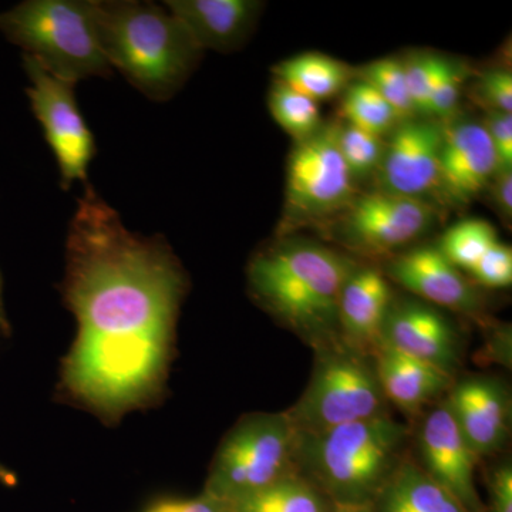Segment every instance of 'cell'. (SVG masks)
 Masks as SVG:
<instances>
[{"mask_svg":"<svg viewBox=\"0 0 512 512\" xmlns=\"http://www.w3.org/2000/svg\"><path fill=\"white\" fill-rule=\"evenodd\" d=\"M272 72L276 82L291 87L316 103L345 92L355 76L348 64L320 53L291 57L276 64Z\"/></svg>","mask_w":512,"mask_h":512,"instance_id":"cell-21","label":"cell"},{"mask_svg":"<svg viewBox=\"0 0 512 512\" xmlns=\"http://www.w3.org/2000/svg\"><path fill=\"white\" fill-rule=\"evenodd\" d=\"M333 512H372L370 505H339L335 504Z\"/></svg>","mask_w":512,"mask_h":512,"instance_id":"cell-38","label":"cell"},{"mask_svg":"<svg viewBox=\"0 0 512 512\" xmlns=\"http://www.w3.org/2000/svg\"><path fill=\"white\" fill-rule=\"evenodd\" d=\"M491 191V200L505 221L512 217V170L498 171L488 185Z\"/></svg>","mask_w":512,"mask_h":512,"instance_id":"cell-35","label":"cell"},{"mask_svg":"<svg viewBox=\"0 0 512 512\" xmlns=\"http://www.w3.org/2000/svg\"><path fill=\"white\" fill-rule=\"evenodd\" d=\"M0 30L63 82L76 86L113 74L100 47L90 0H26L0 13Z\"/></svg>","mask_w":512,"mask_h":512,"instance_id":"cell-5","label":"cell"},{"mask_svg":"<svg viewBox=\"0 0 512 512\" xmlns=\"http://www.w3.org/2000/svg\"><path fill=\"white\" fill-rule=\"evenodd\" d=\"M495 242L497 231L490 222L468 218L448 228L436 247L451 264L468 272Z\"/></svg>","mask_w":512,"mask_h":512,"instance_id":"cell-25","label":"cell"},{"mask_svg":"<svg viewBox=\"0 0 512 512\" xmlns=\"http://www.w3.org/2000/svg\"><path fill=\"white\" fill-rule=\"evenodd\" d=\"M359 265L319 242L281 238L249 259V295L313 349L339 338L340 293Z\"/></svg>","mask_w":512,"mask_h":512,"instance_id":"cell-2","label":"cell"},{"mask_svg":"<svg viewBox=\"0 0 512 512\" xmlns=\"http://www.w3.org/2000/svg\"><path fill=\"white\" fill-rule=\"evenodd\" d=\"M412 427L389 416L296 433L293 473L333 504L370 505L409 454Z\"/></svg>","mask_w":512,"mask_h":512,"instance_id":"cell-4","label":"cell"},{"mask_svg":"<svg viewBox=\"0 0 512 512\" xmlns=\"http://www.w3.org/2000/svg\"><path fill=\"white\" fill-rule=\"evenodd\" d=\"M338 146L340 156L356 183L357 180L376 175L382 163L386 140L349 124H340Z\"/></svg>","mask_w":512,"mask_h":512,"instance_id":"cell-27","label":"cell"},{"mask_svg":"<svg viewBox=\"0 0 512 512\" xmlns=\"http://www.w3.org/2000/svg\"><path fill=\"white\" fill-rule=\"evenodd\" d=\"M372 512H468L407 454L370 504Z\"/></svg>","mask_w":512,"mask_h":512,"instance_id":"cell-20","label":"cell"},{"mask_svg":"<svg viewBox=\"0 0 512 512\" xmlns=\"http://www.w3.org/2000/svg\"><path fill=\"white\" fill-rule=\"evenodd\" d=\"M0 484L9 488H15L18 485V476H16L15 471L10 470L2 463H0Z\"/></svg>","mask_w":512,"mask_h":512,"instance_id":"cell-37","label":"cell"},{"mask_svg":"<svg viewBox=\"0 0 512 512\" xmlns=\"http://www.w3.org/2000/svg\"><path fill=\"white\" fill-rule=\"evenodd\" d=\"M377 375L390 406L407 414H419L424 407L447 394L454 376L443 370L380 345L375 352Z\"/></svg>","mask_w":512,"mask_h":512,"instance_id":"cell-19","label":"cell"},{"mask_svg":"<svg viewBox=\"0 0 512 512\" xmlns=\"http://www.w3.org/2000/svg\"><path fill=\"white\" fill-rule=\"evenodd\" d=\"M481 124L493 144L500 171L512 170V114L488 111Z\"/></svg>","mask_w":512,"mask_h":512,"instance_id":"cell-32","label":"cell"},{"mask_svg":"<svg viewBox=\"0 0 512 512\" xmlns=\"http://www.w3.org/2000/svg\"><path fill=\"white\" fill-rule=\"evenodd\" d=\"M229 505L235 512H333L335 508L325 494L296 474Z\"/></svg>","mask_w":512,"mask_h":512,"instance_id":"cell-22","label":"cell"},{"mask_svg":"<svg viewBox=\"0 0 512 512\" xmlns=\"http://www.w3.org/2000/svg\"><path fill=\"white\" fill-rule=\"evenodd\" d=\"M474 97L488 111L512 114V73L507 69H490L481 73L474 86Z\"/></svg>","mask_w":512,"mask_h":512,"instance_id":"cell-31","label":"cell"},{"mask_svg":"<svg viewBox=\"0 0 512 512\" xmlns=\"http://www.w3.org/2000/svg\"><path fill=\"white\" fill-rule=\"evenodd\" d=\"M23 67L30 80L26 94L55 154L63 190H69L77 181L86 183L90 163L96 156V140L77 106L74 84L52 76L26 55Z\"/></svg>","mask_w":512,"mask_h":512,"instance_id":"cell-9","label":"cell"},{"mask_svg":"<svg viewBox=\"0 0 512 512\" xmlns=\"http://www.w3.org/2000/svg\"><path fill=\"white\" fill-rule=\"evenodd\" d=\"M436 215L429 201L375 190L356 197L342 212L338 239L356 254H392L429 231Z\"/></svg>","mask_w":512,"mask_h":512,"instance_id":"cell-10","label":"cell"},{"mask_svg":"<svg viewBox=\"0 0 512 512\" xmlns=\"http://www.w3.org/2000/svg\"><path fill=\"white\" fill-rule=\"evenodd\" d=\"M393 299L392 286L383 269L357 266L340 293L339 338L353 348L375 355Z\"/></svg>","mask_w":512,"mask_h":512,"instance_id":"cell-18","label":"cell"},{"mask_svg":"<svg viewBox=\"0 0 512 512\" xmlns=\"http://www.w3.org/2000/svg\"><path fill=\"white\" fill-rule=\"evenodd\" d=\"M313 353L308 386L298 402L285 410L296 433H320L392 414L377 375L375 355L340 338L316 346Z\"/></svg>","mask_w":512,"mask_h":512,"instance_id":"cell-6","label":"cell"},{"mask_svg":"<svg viewBox=\"0 0 512 512\" xmlns=\"http://www.w3.org/2000/svg\"><path fill=\"white\" fill-rule=\"evenodd\" d=\"M101 50L111 69L150 100H170L200 62L202 50L165 6L90 0Z\"/></svg>","mask_w":512,"mask_h":512,"instance_id":"cell-3","label":"cell"},{"mask_svg":"<svg viewBox=\"0 0 512 512\" xmlns=\"http://www.w3.org/2000/svg\"><path fill=\"white\" fill-rule=\"evenodd\" d=\"M359 80L373 87L403 121L417 117L407 87L403 60L397 57H384L367 64L360 70Z\"/></svg>","mask_w":512,"mask_h":512,"instance_id":"cell-26","label":"cell"},{"mask_svg":"<svg viewBox=\"0 0 512 512\" xmlns=\"http://www.w3.org/2000/svg\"><path fill=\"white\" fill-rule=\"evenodd\" d=\"M474 286L498 289L512 284V249L503 242H495L470 271Z\"/></svg>","mask_w":512,"mask_h":512,"instance_id":"cell-29","label":"cell"},{"mask_svg":"<svg viewBox=\"0 0 512 512\" xmlns=\"http://www.w3.org/2000/svg\"><path fill=\"white\" fill-rule=\"evenodd\" d=\"M478 460L503 450L510 437L511 396L497 377L454 380L444 399Z\"/></svg>","mask_w":512,"mask_h":512,"instance_id":"cell-14","label":"cell"},{"mask_svg":"<svg viewBox=\"0 0 512 512\" xmlns=\"http://www.w3.org/2000/svg\"><path fill=\"white\" fill-rule=\"evenodd\" d=\"M340 111L349 126L382 138L403 121L393 107L362 80L349 84Z\"/></svg>","mask_w":512,"mask_h":512,"instance_id":"cell-23","label":"cell"},{"mask_svg":"<svg viewBox=\"0 0 512 512\" xmlns=\"http://www.w3.org/2000/svg\"><path fill=\"white\" fill-rule=\"evenodd\" d=\"M0 333H2L3 336H6V338H9L10 333H12L8 315H6L5 311V303H3L2 275H0Z\"/></svg>","mask_w":512,"mask_h":512,"instance_id":"cell-36","label":"cell"},{"mask_svg":"<svg viewBox=\"0 0 512 512\" xmlns=\"http://www.w3.org/2000/svg\"><path fill=\"white\" fill-rule=\"evenodd\" d=\"M137 512H235L231 505L201 493L195 497H160Z\"/></svg>","mask_w":512,"mask_h":512,"instance_id":"cell-33","label":"cell"},{"mask_svg":"<svg viewBox=\"0 0 512 512\" xmlns=\"http://www.w3.org/2000/svg\"><path fill=\"white\" fill-rule=\"evenodd\" d=\"M464 74L466 73L461 67L447 60L443 72L440 73L439 79L431 90L427 117L443 120L456 111L461 89H463Z\"/></svg>","mask_w":512,"mask_h":512,"instance_id":"cell-30","label":"cell"},{"mask_svg":"<svg viewBox=\"0 0 512 512\" xmlns=\"http://www.w3.org/2000/svg\"><path fill=\"white\" fill-rule=\"evenodd\" d=\"M269 111L275 123L298 143L322 127L319 104L285 84L275 82L269 90Z\"/></svg>","mask_w":512,"mask_h":512,"instance_id":"cell-24","label":"cell"},{"mask_svg":"<svg viewBox=\"0 0 512 512\" xmlns=\"http://www.w3.org/2000/svg\"><path fill=\"white\" fill-rule=\"evenodd\" d=\"M500 171L497 156L483 124L458 121L446 124L440 154V194L463 205L477 198Z\"/></svg>","mask_w":512,"mask_h":512,"instance_id":"cell-16","label":"cell"},{"mask_svg":"<svg viewBox=\"0 0 512 512\" xmlns=\"http://www.w3.org/2000/svg\"><path fill=\"white\" fill-rule=\"evenodd\" d=\"M416 440L419 458H414L420 467L468 512H483L476 487V466L480 460L468 446L444 400L424 414Z\"/></svg>","mask_w":512,"mask_h":512,"instance_id":"cell-12","label":"cell"},{"mask_svg":"<svg viewBox=\"0 0 512 512\" xmlns=\"http://www.w3.org/2000/svg\"><path fill=\"white\" fill-rule=\"evenodd\" d=\"M444 130L446 124L439 120L416 117L397 124L384 146L376 173L377 190L423 201L439 194Z\"/></svg>","mask_w":512,"mask_h":512,"instance_id":"cell-11","label":"cell"},{"mask_svg":"<svg viewBox=\"0 0 512 512\" xmlns=\"http://www.w3.org/2000/svg\"><path fill=\"white\" fill-rule=\"evenodd\" d=\"M295 443L285 412L245 414L222 437L202 493L232 504L295 474Z\"/></svg>","mask_w":512,"mask_h":512,"instance_id":"cell-7","label":"cell"},{"mask_svg":"<svg viewBox=\"0 0 512 512\" xmlns=\"http://www.w3.org/2000/svg\"><path fill=\"white\" fill-rule=\"evenodd\" d=\"M340 124H322L313 136L293 147L286 173L282 234L305 222L343 212L357 197L356 183L340 156Z\"/></svg>","mask_w":512,"mask_h":512,"instance_id":"cell-8","label":"cell"},{"mask_svg":"<svg viewBox=\"0 0 512 512\" xmlns=\"http://www.w3.org/2000/svg\"><path fill=\"white\" fill-rule=\"evenodd\" d=\"M380 345L429 363L451 376L460 363V335L453 323L436 306L420 299H393Z\"/></svg>","mask_w":512,"mask_h":512,"instance_id":"cell-13","label":"cell"},{"mask_svg":"<svg viewBox=\"0 0 512 512\" xmlns=\"http://www.w3.org/2000/svg\"><path fill=\"white\" fill-rule=\"evenodd\" d=\"M165 8L201 49L234 52L255 29L264 3L255 0H167Z\"/></svg>","mask_w":512,"mask_h":512,"instance_id":"cell-17","label":"cell"},{"mask_svg":"<svg viewBox=\"0 0 512 512\" xmlns=\"http://www.w3.org/2000/svg\"><path fill=\"white\" fill-rule=\"evenodd\" d=\"M190 279L164 237L137 234L87 185L66 239L60 293L76 338L60 365V402L116 426L160 406Z\"/></svg>","mask_w":512,"mask_h":512,"instance_id":"cell-1","label":"cell"},{"mask_svg":"<svg viewBox=\"0 0 512 512\" xmlns=\"http://www.w3.org/2000/svg\"><path fill=\"white\" fill-rule=\"evenodd\" d=\"M491 512H512V467L510 463L495 468L491 476Z\"/></svg>","mask_w":512,"mask_h":512,"instance_id":"cell-34","label":"cell"},{"mask_svg":"<svg viewBox=\"0 0 512 512\" xmlns=\"http://www.w3.org/2000/svg\"><path fill=\"white\" fill-rule=\"evenodd\" d=\"M403 63L414 111L417 116L427 119L431 90L443 72L447 59L434 53H414Z\"/></svg>","mask_w":512,"mask_h":512,"instance_id":"cell-28","label":"cell"},{"mask_svg":"<svg viewBox=\"0 0 512 512\" xmlns=\"http://www.w3.org/2000/svg\"><path fill=\"white\" fill-rule=\"evenodd\" d=\"M383 272L389 281L436 308L470 316L480 311L476 286L437 247L413 248L394 256Z\"/></svg>","mask_w":512,"mask_h":512,"instance_id":"cell-15","label":"cell"}]
</instances>
